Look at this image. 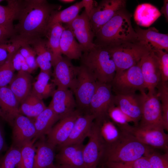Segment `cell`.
I'll list each match as a JSON object with an SVG mask.
<instances>
[{
  "label": "cell",
  "instance_id": "5b68a950",
  "mask_svg": "<svg viewBox=\"0 0 168 168\" xmlns=\"http://www.w3.org/2000/svg\"><path fill=\"white\" fill-rule=\"evenodd\" d=\"M116 67V72L127 70L136 64L152 49L138 40L118 43L106 47Z\"/></svg>",
  "mask_w": 168,
  "mask_h": 168
},
{
  "label": "cell",
  "instance_id": "f546056e",
  "mask_svg": "<svg viewBox=\"0 0 168 168\" xmlns=\"http://www.w3.org/2000/svg\"><path fill=\"white\" fill-rule=\"evenodd\" d=\"M161 15L155 6L149 3L139 5L134 13V19L139 26L148 27L152 25Z\"/></svg>",
  "mask_w": 168,
  "mask_h": 168
},
{
  "label": "cell",
  "instance_id": "ba28073f",
  "mask_svg": "<svg viewBox=\"0 0 168 168\" xmlns=\"http://www.w3.org/2000/svg\"><path fill=\"white\" fill-rule=\"evenodd\" d=\"M124 130L132 134L139 142L147 146L168 152V135L162 127L129 124Z\"/></svg>",
  "mask_w": 168,
  "mask_h": 168
},
{
  "label": "cell",
  "instance_id": "74e56055",
  "mask_svg": "<svg viewBox=\"0 0 168 168\" xmlns=\"http://www.w3.org/2000/svg\"><path fill=\"white\" fill-rule=\"evenodd\" d=\"M161 102L163 125L165 131H168V84L161 82L157 88Z\"/></svg>",
  "mask_w": 168,
  "mask_h": 168
},
{
  "label": "cell",
  "instance_id": "e0dca14e",
  "mask_svg": "<svg viewBox=\"0 0 168 168\" xmlns=\"http://www.w3.org/2000/svg\"><path fill=\"white\" fill-rule=\"evenodd\" d=\"M82 113L76 109L74 111L61 118L47 135V141L55 147L63 145L68 140L75 122Z\"/></svg>",
  "mask_w": 168,
  "mask_h": 168
},
{
  "label": "cell",
  "instance_id": "8d00e7d4",
  "mask_svg": "<svg viewBox=\"0 0 168 168\" xmlns=\"http://www.w3.org/2000/svg\"><path fill=\"white\" fill-rule=\"evenodd\" d=\"M34 138L25 144L21 148V160L20 168H34L35 149Z\"/></svg>",
  "mask_w": 168,
  "mask_h": 168
},
{
  "label": "cell",
  "instance_id": "816d5d0a",
  "mask_svg": "<svg viewBox=\"0 0 168 168\" xmlns=\"http://www.w3.org/2000/svg\"><path fill=\"white\" fill-rule=\"evenodd\" d=\"M0 118L7 122V118L0 107Z\"/></svg>",
  "mask_w": 168,
  "mask_h": 168
},
{
  "label": "cell",
  "instance_id": "f1b7e54d",
  "mask_svg": "<svg viewBox=\"0 0 168 168\" xmlns=\"http://www.w3.org/2000/svg\"><path fill=\"white\" fill-rule=\"evenodd\" d=\"M64 29L62 24L56 23L49 25L45 35L53 55V67L63 57L60 44L61 36Z\"/></svg>",
  "mask_w": 168,
  "mask_h": 168
},
{
  "label": "cell",
  "instance_id": "db71d44e",
  "mask_svg": "<svg viewBox=\"0 0 168 168\" xmlns=\"http://www.w3.org/2000/svg\"><path fill=\"white\" fill-rule=\"evenodd\" d=\"M52 168H60L55 165L54 166V167H53Z\"/></svg>",
  "mask_w": 168,
  "mask_h": 168
},
{
  "label": "cell",
  "instance_id": "44dd1931",
  "mask_svg": "<svg viewBox=\"0 0 168 168\" xmlns=\"http://www.w3.org/2000/svg\"><path fill=\"white\" fill-rule=\"evenodd\" d=\"M94 121V117L90 113L79 114L75 121L68 140L60 147L83 143L84 139L89 135Z\"/></svg>",
  "mask_w": 168,
  "mask_h": 168
},
{
  "label": "cell",
  "instance_id": "3957f363",
  "mask_svg": "<svg viewBox=\"0 0 168 168\" xmlns=\"http://www.w3.org/2000/svg\"><path fill=\"white\" fill-rule=\"evenodd\" d=\"M121 130L117 140L105 145L102 159L105 163L132 161L144 156L152 148L141 142L130 133Z\"/></svg>",
  "mask_w": 168,
  "mask_h": 168
},
{
  "label": "cell",
  "instance_id": "ee69618b",
  "mask_svg": "<svg viewBox=\"0 0 168 168\" xmlns=\"http://www.w3.org/2000/svg\"><path fill=\"white\" fill-rule=\"evenodd\" d=\"M157 57L161 73V82H168V54L161 49L152 50Z\"/></svg>",
  "mask_w": 168,
  "mask_h": 168
},
{
  "label": "cell",
  "instance_id": "681fc988",
  "mask_svg": "<svg viewBox=\"0 0 168 168\" xmlns=\"http://www.w3.org/2000/svg\"><path fill=\"white\" fill-rule=\"evenodd\" d=\"M7 44H0V65L7 59L8 53L7 50Z\"/></svg>",
  "mask_w": 168,
  "mask_h": 168
},
{
  "label": "cell",
  "instance_id": "ab89813d",
  "mask_svg": "<svg viewBox=\"0 0 168 168\" xmlns=\"http://www.w3.org/2000/svg\"><path fill=\"white\" fill-rule=\"evenodd\" d=\"M15 53L8 54L7 59L0 65V87L7 86L15 75V70L12 62V56Z\"/></svg>",
  "mask_w": 168,
  "mask_h": 168
},
{
  "label": "cell",
  "instance_id": "ac0fdd59",
  "mask_svg": "<svg viewBox=\"0 0 168 168\" xmlns=\"http://www.w3.org/2000/svg\"><path fill=\"white\" fill-rule=\"evenodd\" d=\"M12 127L14 145L21 148L35 138L36 130L32 119L20 114L14 119Z\"/></svg>",
  "mask_w": 168,
  "mask_h": 168
},
{
  "label": "cell",
  "instance_id": "f907efd6",
  "mask_svg": "<svg viewBox=\"0 0 168 168\" xmlns=\"http://www.w3.org/2000/svg\"><path fill=\"white\" fill-rule=\"evenodd\" d=\"M161 14L164 15L166 21H168V1L164 0L163 5L161 7L160 11Z\"/></svg>",
  "mask_w": 168,
  "mask_h": 168
},
{
  "label": "cell",
  "instance_id": "d4e9b609",
  "mask_svg": "<svg viewBox=\"0 0 168 168\" xmlns=\"http://www.w3.org/2000/svg\"><path fill=\"white\" fill-rule=\"evenodd\" d=\"M20 103L8 86L0 87V107L12 126L15 118L20 114Z\"/></svg>",
  "mask_w": 168,
  "mask_h": 168
},
{
  "label": "cell",
  "instance_id": "83f0119b",
  "mask_svg": "<svg viewBox=\"0 0 168 168\" xmlns=\"http://www.w3.org/2000/svg\"><path fill=\"white\" fill-rule=\"evenodd\" d=\"M60 119L48 106L34 118V122L36 133L35 138L36 140L47 135L54 124Z\"/></svg>",
  "mask_w": 168,
  "mask_h": 168
},
{
  "label": "cell",
  "instance_id": "e575fe53",
  "mask_svg": "<svg viewBox=\"0 0 168 168\" xmlns=\"http://www.w3.org/2000/svg\"><path fill=\"white\" fill-rule=\"evenodd\" d=\"M96 123L105 144L111 143L119 138L121 130L109 118Z\"/></svg>",
  "mask_w": 168,
  "mask_h": 168
},
{
  "label": "cell",
  "instance_id": "9c48e42d",
  "mask_svg": "<svg viewBox=\"0 0 168 168\" xmlns=\"http://www.w3.org/2000/svg\"><path fill=\"white\" fill-rule=\"evenodd\" d=\"M114 97L110 84L97 82L89 107V113L94 117L95 122L99 123L109 118L108 112L110 107L114 105Z\"/></svg>",
  "mask_w": 168,
  "mask_h": 168
},
{
  "label": "cell",
  "instance_id": "ffe728a7",
  "mask_svg": "<svg viewBox=\"0 0 168 168\" xmlns=\"http://www.w3.org/2000/svg\"><path fill=\"white\" fill-rule=\"evenodd\" d=\"M52 96V99L48 107L60 119L76 110V102L74 94L71 90L57 88Z\"/></svg>",
  "mask_w": 168,
  "mask_h": 168
},
{
  "label": "cell",
  "instance_id": "7a4b0ae2",
  "mask_svg": "<svg viewBox=\"0 0 168 168\" xmlns=\"http://www.w3.org/2000/svg\"><path fill=\"white\" fill-rule=\"evenodd\" d=\"M131 16L125 8L118 11L96 33L95 44L106 47L138 40L137 34L132 25Z\"/></svg>",
  "mask_w": 168,
  "mask_h": 168
},
{
  "label": "cell",
  "instance_id": "52a82bcc",
  "mask_svg": "<svg viewBox=\"0 0 168 168\" xmlns=\"http://www.w3.org/2000/svg\"><path fill=\"white\" fill-rule=\"evenodd\" d=\"M139 62L127 70L116 73L110 83L115 95L134 93L137 91L145 92L146 88Z\"/></svg>",
  "mask_w": 168,
  "mask_h": 168
},
{
  "label": "cell",
  "instance_id": "6da1fadb",
  "mask_svg": "<svg viewBox=\"0 0 168 168\" xmlns=\"http://www.w3.org/2000/svg\"><path fill=\"white\" fill-rule=\"evenodd\" d=\"M61 6L45 0H26L21 2L17 20L14 26L15 34L9 42L21 46L45 35L52 14Z\"/></svg>",
  "mask_w": 168,
  "mask_h": 168
},
{
  "label": "cell",
  "instance_id": "7c38bea8",
  "mask_svg": "<svg viewBox=\"0 0 168 168\" xmlns=\"http://www.w3.org/2000/svg\"><path fill=\"white\" fill-rule=\"evenodd\" d=\"M65 26L73 32L83 53L90 51L96 46L94 42L95 35L91 28L89 18L84 10Z\"/></svg>",
  "mask_w": 168,
  "mask_h": 168
},
{
  "label": "cell",
  "instance_id": "7dc6e473",
  "mask_svg": "<svg viewBox=\"0 0 168 168\" xmlns=\"http://www.w3.org/2000/svg\"><path fill=\"white\" fill-rule=\"evenodd\" d=\"M8 148L5 140V134L3 124L0 121V159L2 153L6 151Z\"/></svg>",
  "mask_w": 168,
  "mask_h": 168
},
{
  "label": "cell",
  "instance_id": "5bb4252c",
  "mask_svg": "<svg viewBox=\"0 0 168 168\" xmlns=\"http://www.w3.org/2000/svg\"><path fill=\"white\" fill-rule=\"evenodd\" d=\"M138 125L156 126L163 128L161 105L156 91L145 93L141 117Z\"/></svg>",
  "mask_w": 168,
  "mask_h": 168
},
{
  "label": "cell",
  "instance_id": "30bf717a",
  "mask_svg": "<svg viewBox=\"0 0 168 168\" xmlns=\"http://www.w3.org/2000/svg\"><path fill=\"white\" fill-rule=\"evenodd\" d=\"M125 0H103L94 8L89 18L91 30L95 34L119 11L125 8Z\"/></svg>",
  "mask_w": 168,
  "mask_h": 168
},
{
  "label": "cell",
  "instance_id": "2e32d148",
  "mask_svg": "<svg viewBox=\"0 0 168 168\" xmlns=\"http://www.w3.org/2000/svg\"><path fill=\"white\" fill-rule=\"evenodd\" d=\"M144 85L149 92L156 91L161 82L157 56L152 50L139 62Z\"/></svg>",
  "mask_w": 168,
  "mask_h": 168
},
{
  "label": "cell",
  "instance_id": "4316f807",
  "mask_svg": "<svg viewBox=\"0 0 168 168\" xmlns=\"http://www.w3.org/2000/svg\"><path fill=\"white\" fill-rule=\"evenodd\" d=\"M62 33L60 40V49L62 54L68 58L80 59L82 51L79 43L76 41L72 31L66 26Z\"/></svg>",
  "mask_w": 168,
  "mask_h": 168
},
{
  "label": "cell",
  "instance_id": "484cf974",
  "mask_svg": "<svg viewBox=\"0 0 168 168\" xmlns=\"http://www.w3.org/2000/svg\"><path fill=\"white\" fill-rule=\"evenodd\" d=\"M34 49L36 54V61L40 70L52 73L53 55L45 38H40L33 40L29 44Z\"/></svg>",
  "mask_w": 168,
  "mask_h": 168
},
{
  "label": "cell",
  "instance_id": "c3c4849f",
  "mask_svg": "<svg viewBox=\"0 0 168 168\" xmlns=\"http://www.w3.org/2000/svg\"><path fill=\"white\" fill-rule=\"evenodd\" d=\"M82 2L85 8L84 11L89 18L93 10L98 4L93 0H82Z\"/></svg>",
  "mask_w": 168,
  "mask_h": 168
},
{
  "label": "cell",
  "instance_id": "cb8c5ba5",
  "mask_svg": "<svg viewBox=\"0 0 168 168\" xmlns=\"http://www.w3.org/2000/svg\"><path fill=\"white\" fill-rule=\"evenodd\" d=\"M9 84L8 86L20 104L31 92L33 83L31 73L24 71H18Z\"/></svg>",
  "mask_w": 168,
  "mask_h": 168
},
{
  "label": "cell",
  "instance_id": "f6af8a7d",
  "mask_svg": "<svg viewBox=\"0 0 168 168\" xmlns=\"http://www.w3.org/2000/svg\"><path fill=\"white\" fill-rule=\"evenodd\" d=\"M12 62L15 70H22L29 72H31L27 64L25 59L19 51V49L13 55Z\"/></svg>",
  "mask_w": 168,
  "mask_h": 168
},
{
  "label": "cell",
  "instance_id": "4fadbf2b",
  "mask_svg": "<svg viewBox=\"0 0 168 168\" xmlns=\"http://www.w3.org/2000/svg\"><path fill=\"white\" fill-rule=\"evenodd\" d=\"M71 60L63 57L53 66L51 82L58 88L71 90L75 85L79 66L73 65Z\"/></svg>",
  "mask_w": 168,
  "mask_h": 168
},
{
  "label": "cell",
  "instance_id": "b9f144b4",
  "mask_svg": "<svg viewBox=\"0 0 168 168\" xmlns=\"http://www.w3.org/2000/svg\"><path fill=\"white\" fill-rule=\"evenodd\" d=\"M105 164L107 168H151L147 158L144 156L131 161L107 162Z\"/></svg>",
  "mask_w": 168,
  "mask_h": 168
},
{
  "label": "cell",
  "instance_id": "d6986e66",
  "mask_svg": "<svg viewBox=\"0 0 168 168\" xmlns=\"http://www.w3.org/2000/svg\"><path fill=\"white\" fill-rule=\"evenodd\" d=\"M83 143L59 147L55 155L56 166L60 168H85L83 156Z\"/></svg>",
  "mask_w": 168,
  "mask_h": 168
},
{
  "label": "cell",
  "instance_id": "8992f818",
  "mask_svg": "<svg viewBox=\"0 0 168 168\" xmlns=\"http://www.w3.org/2000/svg\"><path fill=\"white\" fill-rule=\"evenodd\" d=\"M97 82L84 67L79 66L75 85L71 90L75 98L77 108L82 113H89V105L96 91Z\"/></svg>",
  "mask_w": 168,
  "mask_h": 168
},
{
  "label": "cell",
  "instance_id": "4dcf8cb0",
  "mask_svg": "<svg viewBox=\"0 0 168 168\" xmlns=\"http://www.w3.org/2000/svg\"><path fill=\"white\" fill-rule=\"evenodd\" d=\"M50 74L40 70L36 80L33 83L31 92L42 100L52 96L55 89V85L50 82Z\"/></svg>",
  "mask_w": 168,
  "mask_h": 168
},
{
  "label": "cell",
  "instance_id": "11a10c76",
  "mask_svg": "<svg viewBox=\"0 0 168 168\" xmlns=\"http://www.w3.org/2000/svg\"><path fill=\"white\" fill-rule=\"evenodd\" d=\"M96 168H103V167H96Z\"/></svg>",
  "mask_w": 168,
  "mask_h": 168
},
{
  "label": "cell",
  "instance_id": "7bdbcfd3",
  "mask_svg": "<svg viewBox=\"0 0 168 168\" xmlns=\"http://www.w3.org/2000/svg\"><path fill=\"white\" fill-rule=\"evenodd\" d=\"M19 51L24 58L31 73L38 68L36 61V54L33 48L28 44H22Z\"/></svg>",
  "mask_w": 168,
  "mask_h": 168
},
{
  "label": "cell",
  "instance_id": "60d3db41",
  "mask_svg": "<svg viewBox=\"0 0 168 168\" xmlns=\"http://www.w3.org/2000/svg\"><path fill=\"white\" fill-rule=\"evenodd\" d=\"M108 115L110 119L121 130L129 125V123H133L131 118L115 105L109 109Z\"/></svg>",
  "mask_w": 168,
  "mask_h": 168
},
{
  "label": "cell",
  "instance_id": "f35d334b",
  "mask_svg": "<svg viewBox=\"0 0 168 168\" xmlns=\"http://www.w3.org/2000/svg\"><path fill=\"white\" fill-rule=\"evenodd\" d=\"M144 156L147 158L151 168H168V152L161 153L151 148Z\"/></svg>",
  "mask_w": 168,
  "mask_h": 168
},
{
  "label": "cell",
  "instance_id": "1f68e13d",
  "mask_svg": "<svg viewBox=\"0 0 168 168\" xmlns=\"http://www.w3.org/2000/svg\"><path fill=\"white\" fill-rule=\"evenodd\" d=\"M47 107L41 100L32 92L20 104V114L31 119H34Z\"/></svg>",
  "mask_w": 168,
  "mask_h": 168
},
{
  "label": "cell",
  "instance_id": "9f6ffc18",
  "mask_svg": "<svg viewBox=\"0 0 168 168\" xmlns=\"http://www.w3.org/2000/svg\"><path fill=\"white\" fill-rule=\"evenodd\" d=\"M3 0H0V3L1 2H2V1H3Z\"/></svg>",
  "mask_w": 168,
  "mask_h": 168
},
{
  "label": "cell",
  "instance_id": "603a6c76",
  "mask_svg": "<svg viewBox=\"0 0 168 168\" xmlns=\"http://www.w3.org/2000/svg\"><path fill=\"white\" fill-rule=\"evenodd\" d=\"M35 142V154L34 168H52L55 165V147L49 143L45 137Z\"/></svg>",
  "mask_w": 168,
  "mask_h": 168
},
{
  "label": "cell",
  "instance_id": "836d02e7",
  "mask_svg": "<svg viewBox=\"0 0 168 168\" xmlns=\"http://www.w3.org/2000/svg\"><path fill=\"white\" fill-rule=\"evenodd\" d=\"M7 5H0V25L13 24L17 20L21 8L22 0H7Z\"/></svg>",
  "mask_w": 168,
  "mask_h": 168
},
{
  "label": "cell",
  "instance_id": "7402d4cb",
  "mask_svg": "<svg viewBox=\"0 0 168 168\" xmlns=\"http://www.w3.org/2000/svg\"><path fill=\"white\" fill-rule=\"evenodd\" d=\"M134 30L137 34L138 40L145 43L152 50H164L168 53V34L160 33L154 27L144 30L139 26H137Z\"/></svg>",
  "mask_w": 168,
  "mask_h": 168
},
{
  "label": "cell",
  "instance_id": "d590c367",
  "mask_svg": "<svg viewBox=\"0 0 168 168\" xmlns=\"http://www.w3.org/2000/svg\"><path fill=\"white\" fill-rule=\"evenodd\" d=\"M21 148L12 144L0 159V168H20Z\"/></svg>",
  "mask_w": 168,
  "mask_h": 168
},
{
  "label": "cell",
  "instance_id": "bcb514c9",
  "mask_svg": "<svg viewBox=\"0 0 168 168\" xmlns=\"http://www.w3.org/2000/svg\"><path fill=\"white\" fill-rule=\"evenodd\" d=\"M15 34L13 24L0 25V44H7Z\"/></svg>",
  "mask_w": 168,
  "mask_h": 168
},
{
  "label": "cell",
  "instance_id": "277c9868",
  "mask_svg": "<svg viewBox=\"0 0 168 168\" xmlns=\"http://www.w3.org/2000/svg\"><path fill=\"white\" fill-rule=\"evenodd\" d=\"M81 65L97 82L110 84L116 72V67L110 53L106 47L96 45L90 51L82 54Z\"/></svg>",
  "mask_w": 168,
  "mask_h": 168
},
{
  "label": "cell",
  "instance_id": "9a60e30c",
  "mask_svg": "<svg viewBox=\"0 0 168 168\" xmlns=\"http://www.w3.org/2000/svg\"><path fill=\"white\" fill-rule=\"evenodd\" d=\"M145 92L114 95V105L131 119L134 125H138L141 119Z\"/></svg>",
  "mask_w": 168,
  "mask_h": 168
},
{
  "label": "cell",
  "instance_id": "d6a6232c",
  "mask_svg": "<svg viewBox=\"0 0 168 168\" xmlns=\"http://www.w3.org/2000/svg\"><path fill=\"white\" fill-rule=\"evenodd\" d=\"M83 7L82 1L63 10L55 12L51 16L49 25L56 23L67 24L70 23L78 16Z\"/></svg>",
  "mask_w": 168,
  "mask_h": 168
},
{
  "label": "cell",
  "instance_id": "f5cc1de1",
  "mask_svg": "<svg viewBox=\"0 0 168 168\" xmlns=\"http://www.w3.org/2000/svg\"><path fill=\"white\" fill-rule=\"evenodd\" d=\"M59 1L65 3H72L75 1L74 0H60Z\"/></svg>",
  "mask_w": 168,
  "mask_h": 168
},
{
  "label": "cell",
  "instance_id": "8fae6325",
  "mask_svg": "<svg viewBox=\"0 0 168 168\" xmlns=\"http://www.w3.org/2000/svg\"><path fill=\"white\" fill-rule=\"evenodd\" d=\"M87 143L83 152L85 168H96L101 161L105 144L97 124L94 121Z\"/></svg>",
  "mask_w": 168,
  "mask_h": 168
}]
</instances>
